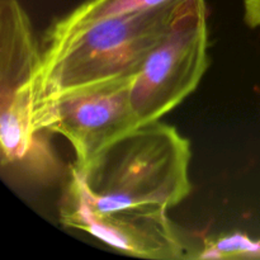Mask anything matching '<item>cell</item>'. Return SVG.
Here are the masks:
<instances>
[{
  "label": "cell",
  "mask_w": 260,
  "mask_h": 260,
  "mask_svg": "<svg viewBox=\"0 0 260 260\" xmlns=\"http://www.w3.org/2000/svg\"><path fill=\"white\" fill-rule=\"evenodd\" d=\"M192 146L175 127L145 123L79 168L73 164L62 192L95 213H168L193 189Z\"/></svg>",
  "instance_id": "obj_1"
},
{
  "label": "cell",
  "mask_w": 260,
  "mask_h": 260,
  "mask_svg": "<svg viewBox=\"0 0 260 260\" xmlns=\"http://www.w3.org/2000/svg\"><path fill=\"white\" fill-rule=\"evenodd\" d=\"M182 0L136 14L107 18L63 37L45 38L36 109L79 89L132 79L164 38Z\"/></svg>",
  "instance_id": "obj_2"
},
{
  "label": "cell",
  "mask_w": 260,
  "mask_h": 260,
  "mask_svg": "<svg viewBox=\"0 0 260 260\" xmlns=\"http://www.w3.org/2000/svg\"><path fill=\"white\" fill-rule=\"evenodd\" d=\"M42 52L30 19L18 0L0 3V161L3 172L47 185L65 168L50 135L35 124L36 81Z\"/></svg>",
  "instance_id": "obj_3"
},
{
  "label": "cell",
  "mask_w": 260,
  "mask_h": 260,
  "mask_svg": "<svg viewBox=\"0 0 260 260\" xmlns=\"http://www.w3.org/2000/svg\"><path fill=\"white\" fill-rule=\"evenodd\" d=\"M210 65L205 0H182L177 17L131 83L140 124L160 121L200 85Z\"/></svg>",
  "instance_id": "obj_4"
},
{
  "label": "cell",
  "mask_w": 260,
  "mask_h": 260,
  "mask_svg": "<svg viewBox=\"0 0 260 260\" xmlns=\"http://www.w3.org/2000/svg\"><path fill=\"white\" fill-rule=\"evenodd\" d=\"M132 79L79 89L45 104L35 114L36 128L65 137L75 152L74 165L84 167L141 126L131 103Z\"/></svg>",
  "instance_id": "obj_5"
},
{
  "label": "cell",
  "mask_w": 260,
  "mask_h": 260,
  "mask_svg": "<svg viewBox=\"0 0 260 260\" xmlns=\"http://www.w3.org/2000/svg\"><path fill=\"white\" fill-rule=\"evenodd\" d=\"M63 226L98 239L126 255L150 260L185 258L184 241L168 213H95L62 192L58 206Z\"/></svg>",
  "instance_id": "obj_6"
},
{
  "label": "cell",
  "mask_w": 260,
  "mask_h": 260,
  "mask_svg": "<svg viewBox=\"0 0 260 260\" xmlns=\"http://www.w3.org/2000/svg\"><path fill=\"white\" fill-rule=\"evenodd\" d=\"M175 0H86L83 4L56 20L46 38H58L107 18L123 17L164 7Z\"/></svg>",
  "instance_id": "obj_7"
},
{
  "label": "cell",
  "mask_w": 260,
  "mask_h": 260,
  "mask_svg": "<svg viewBox=\"0 0 260 260\" xmlns=\"http://www.w3.org/2000/svg\"><path fill=\"white\" fill-rule=\"evenodd\" d=\"M198 259H259L260 241L234 233L216 239H206Z\"/></svg>",
  "instance_id": "obj_8"
},
{
  "label": "cell",
  "mask_w": 260,
  "mask_h": 260,
  "mask_svg": "<svg viewBox=\"0 0 260 260\" xmlns=\"http://www.w3.org/2000/svg\"><path fill=\"white\" fill-rule=\"evenodd\" d=\"M244 22L250 28H260V0H243Z\"/></svg>",
  "instance_id": "obj_9"
}]
</instances>
